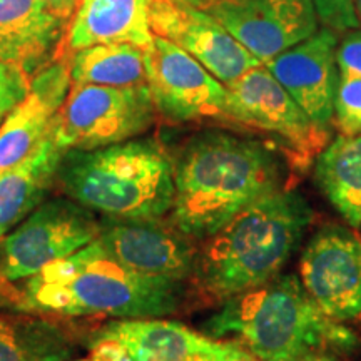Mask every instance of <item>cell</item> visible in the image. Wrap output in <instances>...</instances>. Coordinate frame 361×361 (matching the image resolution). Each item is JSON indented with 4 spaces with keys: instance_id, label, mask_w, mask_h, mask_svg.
I'll return each instance as SVG.
<instances>
[{
    "instance_id": "1",
    "label": "cell",
    "mask_w": 361,
    "mask_h": 361,
    "mask_svg": "<svg viewBox=\"0 0 361 361\" xmlns=\"http://www.w3.org/2000/svg\"><path fill=\"white\" fill-rule=\"evenodd\" d=\"M188 296V281L124 268L97 241L0 288V298L13 310L66 319L164 318L178 313Z\"/></svg>"
},
{
    "instance_id": "18",
    "label": "cell",
    "mask_w": 361,
    "mask_h": 361,
    "mask_svg": "<svg viewBox=\"0 0 361 361\" xmlns=\"http://www.w3.org/2000/svg\"><path fill=\"white\" fill-rule=\"evenodd\" d=\"M152 0H79L69 29L72 52L99 44H133L146 51L152 44Z\"/></svg>"
},
{
    "instance_id": "17",
    "label": "cell",
    "mask_w": 361,
    "mask_h": 361,
    "mask_svg": "<svg viewBox=\"0 0 361 361\" xmlns=\"http://www.w3.org/2000/svg\"><path fill=\"white\" fill-rule=\"evenodd\" d=\"M66 22L45 0H0V62L39 72L56 61Z\"/></svg>"
},
{
    "instance_id": "7",
    "label": "cell",
    "mask_w": 361,
    "mask_h": 361,
    "mask_svg": "<svg viewBox=\"0 0 361 361\" xmlns=\"http://www.w3.org/2000/svg\"><path fill=\"white\" fill-rule=\"evenodd\" d=\"M101 219L67 196L44 200L0 239V288L37 274L99 238Z\"/></svg>"
},
{
    "instance_id": "26",
    "label": "cell",
    "mask_w": 361,
    "mask_h": 361,
    "mask_svg": "<svg viewBox=\"0 0 361 361\" xmlns=\"http://www.w3.org/2000/svg\"><path fill=\"white\" fill-rule=\"evenodd\" d=\"M186 361H261L233 340L204 336Z\"/></svg>"
},
{
    "instance_id": "28",
    "label": "cell",
    "mask_w": 361,
    "mask_h": 361,
    "mask_svg": "<svg viewBox=\"0 0 361 361\" xmlns=\"http://www.w3.org/2000/svg\"><path fill=\"white\" fill-rule=\"evenodd\" d=\"M45 2H47L54 11L62 13V16L69 19L71 13H74L75 8H78L79 0H45Z\"/></svg>"
},
{
    "instance_id": "23",
    "label": "cell",
    "mask_w": 361,
    "mask_h": 361,
    "mask_svg": "<svg viewBox=\"0 0 361 361\" xmlns=\"http://www.w3.org/2000/svg\"><path fill=\"white\" fill-rule=\"evenodd\" d=\"M333 119L343 135L361 134V78L340 75Z\"/></svg>"
},
{
    "instance_id": "20",
    "label": "cell",
    "mask_w": 361,
    "mask_h": 361,
    "mask_svg": "<svg viewBox=\"0 0 361 361\" xmlns=\"http://www.w3.org/2000/svg\"><path fill=\"white\" fill-rule=\"evenodd\" d=\"M62 154L52 135L20 164L0 171V239L47 197Z\"/></svg>"
},
{
    "instance_id": "31",
    "label": "cell",
    "mask_w": 361,
    "mask_h": 361,
    "mask_svg": "<svg viewBox=\"0 0 361 361\" xmlns=\"http://www.w3.org/2000/svg\"><path fill=\"white\" fill-rule=\"evenodd\" d=\"M66 361H101V360L89 353L87 356H82V358H71V360H66Z\"/></svg>"
},
{
    "instance_id": "27",
    "label": "cell",
    "mask_w": 361,
    "mask_h": 361,
    "mask_svg": "<svg viewBox=\"0 0 361 361\" xmlns=\"http://www.w3.org/2000/svg\"><path fill=\"white\" fill-rule=\"evenodd\" d=\"M336 64L340 75L361 78V30H351L336 49Z\"/></svg>"
},
{
    "instance_id": "8",
    "label": "cell",
    "mask_w": 361,
    "mask_h": 361,
    "mask_svg": "<svg viewBox=\"0 0 361 361\" xmlns=\"http://www.w3.org/2000/svg\"><path fill=\"white\" fill-rule=\"evenodd\" d=\"M156 114L147 84L133 87L72 84L57 112L54 142L64 152L112 146L146 133Z\"/></svg>"
},
{
    "instance_id": "5",
    "label": "cell",
    "mask_w": 361,
    "mask_h": 361,
    "mask_svg": "<svg viewBox=\"0 0 361 361\" xmlns=\"http://www.w3.org/2000/svg\"><path fill=\"white\" fill-rule=\"evenodd\" d=\"M54 186L107 219L157 221L174 202V166L154 139L69 149L59 162Z\"/></svg>"
},
{
    "instance_id": "32",
    "label": "cell",
    "mask_w": 361,
    "mask_h": 361,
    "mask_svg": "<svg viewBox=\"0 0 361 361\" xmlns=\"http://www.w3.org/2000/svg\"><path fill=\"white\" fill-rule=\"evenodd\" d=\"M355 12H356V19H358V24L361 25V0H355Z\"/></svg>"
},
{
    "instance_id": "11",
    "label": "cell",
    "mask_w": 361,
    "mask_h": 361,
    "mask_svg": "<svg viewBox=\"0 0 361 361\" xmlns=\"http://www.w3.org/2000/svg\"><path fill=\"white\" fill-rule=\"evenodd\" d=\"M206 11L263 64L319 27L311 0H216Z\"/></svg>"
},
{
    "instance_id": "22",
    "label": "cell",
    "mask_w": 361,
    "mask_h": 361,
    "mask_svg": "<svg viewBox=\"0 0 361 361\" xmlns=\"http://www.w3.org/2000/svg\"><path fill=\"white\" fill-rule=\"evenodd\" d=\"M72 84L133 87L147 84L144 49L133 44H99L75 51L69 61Z\"/></svg>"
},
{
    "instance_id": "30",
    "label": "cell",
    "mask_w": 361,
    "mask_h": 361,
    "mask_svg": "<svg viewBox=\"0 0 361 361\" xmlns=\"http://www.w3.org/2000/svg\"><path fill=\"white\" fill-rule=\"evenodd\" d=\"M168 2H173V4H180V6L197 7V8H202V11H206V8L209 7L211 4H214L216 0H168Z\"/></svg>"
},
{
    "instance_id": "4",
    "label": "cell",
    "mask_w": 361,
    "mask_h": 361,
    "mask_svg": "<svg viewBox=\"0 0 361 361\" xmlns=\"http://www.w3.org/2000/svg\"><path fill=\"white\" fill-rule=\"evenodd\" d=\"M211 338H231L261 361H291L308 351L351 353L360 345L353 329L328 318L295 274L224 301L207 319Z\"/></svg>"
},
{
    "instance_id": "25",
    "label": "cell",
    "mask_w": 361,
    "mask_h": 361,
    "mask_svg": "<svg viewBox=\"0 0 361 361\" xmlns=\"http://www.w3.org/2000/svg\"><path fill=\"white\" fill-rule=\"evenodd\" d=\"M318 20L335 32H348L360 27L355 12V0H311Z\"/></svg>"
},
{
    "instance_id": "19",
    "label": "cell",
    "mask_w": 361,
    "mask_h": 361,
    "mask_svg": "<svg viewBox=\"0 0 361 361\" xmlns=\"http://www.w3.org/2000/svg\"><path fill=\"white\" fill-rule=\"evenodd\" d=\"M79 326L57 316L0 313V361H66L80 346Z\"/></svg>"
},
{
    "instance_id": "2",
    "label": "cell",
    "mask_w": 361,
    "mask_h": 361,
    "mask_svg": "<svg viewBox=\"0 0 361 361\" xmlns=\"http://www.w3.org/2000/svg\"><path fill=\"white\" fill-rule=\"evenodd\" d=\"M281 154L271 141L226 130L191 135L173 162L169 223L192 241H206L252 202L283 188Z\"/></svg>"
},
{
    "instance_id": "3",
    "label": "cell",
    "mask_w": 361,
    "mask_h": 361,
    "mask_svg": "<svg viewBox=\"0 0 361 361\" xmlns=\"http://www.w3.org/2000/svg\"><path fill=\"white\" fill-rule=\"evenodd\" d=\"M313 209L295 189L261 197L197 250L191 284L211 303H224L281 274L303 241Z\"/></svg>"
},
{
    "instance_id": "14",
    "label": "cell",
    "mask_w": 361,
    "mask_h": 361,
    "mask_svg": "<svg viewBox=\"0 0 361 361\" xmlns=\"http://www.w3.org/2000/svg\"><path fill=\"white\" fill-rule=\"evenodd\" d=\"M336 49V32L323 27L264 64L298 106L316 124L324 128L335 117V97L340 80Z\"/></svg>"
},
{
    "instance_id": "21",
    "label": "cell",
    "mask_w": 361,
    "mask_h": 361,
    "mask_svg": "<svg viewBox=\"0 0 361 361\" xmlns=\"http://www.w3.org/2000/svg\"><path fill=\"white\" fill-rule=\"evenodd\" d=\"M314 178L324 197L353 228H361V134H340L316 156Z\"/></svg>"
},
{
    "instance_id": "24",
    "label": "cell",
    "mask_w": 361,
    "mask_h": 361,
    "mask_svg": "<svg viewBox=\"0 0 361 361\" xmlns=\"http://www.w3.org/2000/svg\"><path fill=\"white\" fill-rule=\"evenodd\" d=\"M30 90V75L19 67L0 62V124Z\"/></svg>"
},
{
    "instance_id": "16",
    "label": "cell",
    "mask_w": 361,
    "mask_h": 361,
    "mask_svg": "<svg viewBox=\"0 0 361 361\" xmlns=\"http://www.w3.org/2000/svg\"><path fill=\"white\" fill-rule=\"evenodd\" d=\"M204 335L166 318H126L106 323L87 338L101 361H186Z\"/></svg>"
},
{
    "instance_id": "29",
    "label": "cell",
    "mask_w": 361,
    "mask_h": 361,
    "mask_svg": "<svg viewBox=\"0 0 361 361\" xmlns=\"http://www.w3.org/2000/svg\"><path fill=\"white\" fill-rule=\"evenodd\" d=\"M291 361H338L335 355L326 353V351H308V353L298 356Z\"/></svg>"
},
{
    "instance_id": "6",
    "label": "cell",
    "mask_w": 361,
    "mask_h": 361,
    "mask_svg": "<svg viewBox=\"0 0 361 361\" xmlns=\"http://www.w3.org/2000/svg\"><path fill=\"white\" fill-rule=\"evenodd\" d=\"M226 89L223 119L268 134L293 166L306 168L328 146V128L316 124L264 64Z\"/></svg>"
},
{
    "instance_id": "15",
    "label": "cell",
    "mask_w": 361,
    "mask_h": 361,
    "mask_svg": "<svg viewBox=\"0 0 361 361\" xmlns=\"http://www.w3.org/2000/svg\"><path fill=\"white\" fill-rule=\"evenodd\" d=\"M71 82L66 61H52L35 72L29 94L0 124V171L20 164L52 137Z\"/></svg>"
},
{
    "instance_id": "12",
    "label": "cell",
    "mask_w": 361,
    "mask_h": 361,
    "mask_svg": "<svg viewBox=\"0 0 361 361\" xmlns=\"http://www.w3.org/2000/svg\"><path fill=\"white\" fill-rule=\"evenodd\" d=\"M151 29L154 35L168 39L186 51L224 85L263 66L202 8L152 0Z\"/></svg>"
},
{
    "instance_id": "10",
    "label": "cell",
    "mask_w": 361,
    "mask_h": 361,
    "mask_svg": "<svg viewBox=\"0 0 361 361\" xmlns=\"http://www.w3.org/2000/svg\"><path fill=\"white\" fill-rule=\"evenodd\" d=\"M156 112L171 123L223 119L228 89L178 45L154 35L144 51Z\"/></svg>"
},
{
    "instance_id": "9",
    "label": "cell",
    "mask_w": 361,
    "mask_h": 361,
    "mask_svg": "<svg viewBox=\"0 0 361 361\" xmlns=\"http://www.w3.org/2000/svg\"><path fill=\"white\" fill-rule=\"evenodd\" d=\"M300 281L328 318H361V238L340 224L319 228L300 258Z\"/></svg>"
},
{
    "instance_id": "13",
    "label": "cell",
    "mask_w": 361,
    "mask_h": 361,
    "mask_svg": "<svg viewBox=\"0 0 361 361\" xmlns=\"http://www.w3.org/2000/svg\"><path fill=\"white\" fill-rule=\"evenodd\" d=\"M121 266L147 276L173 278L191 283L197 247L173 224L157 221L101 219L96 239Z\"/></svg>"
}]
</instances>
